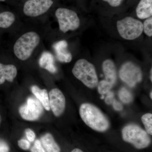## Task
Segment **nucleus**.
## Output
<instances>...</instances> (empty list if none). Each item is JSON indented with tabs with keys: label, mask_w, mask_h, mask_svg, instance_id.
Wrapping results in <instances>:
<instances>
[{
	"label": "nucleus",
	"mask_w": 152,
	"mask_h": 152,
	"mask_svg": "<svg viewBox=\"0 0 152 152\" xmlns=\"http://www.w3.org/2000/svg\"><path fill=\"white\" fill-rule=\"evenodd\" d=\"M79 113L84 122L94 130L104 132L110 128L108 118L99 109L92 104H82Z\"/></svg>",
	"instance_id": "1"
},
{
	"label": "nucleus",
	"mask_w": 152,
	"mask_h": 152,
	"mask_svg": "<svg viewBox=\"0 0 152 152\" xmlns=\"http://www.w3.org/2000/svg\"><path fill=\"white\" fill-rule=\"evenodd\" d=\"M72 72L74 76L88 88L94 89L97 86L99 79L94 64L85 59L78 60Z\"/></svg>",
	"instance_id": "2"
},
{
	"label": "nucleus",
	"mask_w": 152,
	"mask_h": 152,
	"mask_svg": "<svg viewBox=\"0 0 152 152\" xmlns=\"http://www.w3.org/2000/svg\"><path fill=\"white\" fill-rule=\"evenodd\" d=\"M40 41L39 36L35 32L24 34L17 40L14 46L16 56L22 61L27 60Z\"/></svg>",
	"instance_id": "3"
},
{
	"label": "nucleus",
	"mask_w": 152,
	"mask_h": 152,
	"mask_svg": "<svg viewBox=\"0 0 152 152\" xmlns=\"http://www.w3.org/2000/svg\"><path fill=\"white\" fill-rule=\"evenodd\" d=\"M122 134L124 141L132 144L139 149L147 148L151 143L148 133L137 125L130 124L125 126Z\"/></svg>",
	"instance_id": "4"
},
{
	"label": "nucleus",
	"mask_w": 152,
	"mask_h": 152,
	"mask_svg": "<svg viewBox=\"0 0 152 152\" xmlns=\"http://www.w3.org/2000/svg\"><path fill=\"white\" fill-rule=\"evenodd\" d=\"M117 28L121 37L127 40L136 39L143 32L142 22L131 17H126L118 20Z\"/></svg>",
	"instance_id": "5"
},
{
	"label": "nucleus",
	"mask_w": 152,
	"mask_h": 152,
	"mask_svg": "<svg viewBox=\"0 0 152 152\" xmlns=\"http://www.w3.org/2000/svg\"><path fill=\"white\" fill-rule=\"evenodd\" d=\"M55 15L58 19L60 31L63 33L75 31L80 27V21L75 11L60 8L57 9Z\"/></svg>",
	"instance_id": "6"
},
{
	"label": "nucleus",
	"mask_w": 152,
	"mask_h": 152,
	"mask_svg": "<svg viewBox=\"0 0 152 152\" xmlns=\"http://www.w3.org/2000/svg\"><path fill=\"white\" fill-rule=\"evenodd\" d=\"M119 75L121 80L129 87L133 88L142 80L143 74L138 66L131 61L123 64L120 69Z\"/></svg>",
	"instance_id": "7"
},
{
	"label": "nucleus",
	"mask_w": 152,
	"mask_h": 152,
	"mask_svg": "<svg viewBox=\"0 0 152 152\" xmlns=\"http://www.w3.org/2000/svg\"><path fill=\"white\" fill-rule=\"evenodd\" d=\"M19 113L24 120L37 121L43 113V106L37 98L30 97L27 99L26 103L19 108Z\"/></svg>",
	"instance_id": "8"
},
{
	"label": "nucleus",
	"mask_w": 152,
	"mask_h": 152,
	"mask_svg": "<svg viewBox=\"0 0 152 152\" xmlns=\"http://www.w3.org/2000/svg\"><path fill=\"white\" fill-rule=\"evenodd\" d=\"M53 4L52 0H28L24 6V13L28 16H39L46 12Z\"/></svg>",
	"instance_id": "9"
},
{
	"label": "nucleus",
	"mask_w": 152,
	"mask_h": 152,
	"mask_svg": "<svg viewBox=\"0 0 152 152\" xmlns=\"http://www.w3.org/2000/svg\"><path fill=\"white\" fill-rule=\"evenodd\" d=\"M49 105L54 115L59 117L64 112L66 99L62 92L59 89L53 88L49 94Z\"/></svg>",
	"instance_id": "10"
},
{
	"label": "nucleus",
	"mask_w": 152,
	"mask_h": 152,
	"mask_svg": "<svg viewBox=\"0 0 152 152\" xmlns=\"http://www.w3.org/2000/svg\"><path fill=\"white\" fill-rule=\"evenodd\" d=\"M57 59L62 63H69L72 59V55L68 51V43L65 40L59 41L54 44Z\"/></svg>",
	"instance_id": "11"
},
{
	"label": "nucleus",
	"mask_w": 152,
	"mask_h": 152,
	"mask_svg": "<svg viewBox=\"0 0 152 152\" xmlns=\"http://www.w3.org/2000/svg\"><path fill=\"white\" fill-rule=\"evenodd\" d=\"M102 70L105 80L114 86L117 79V70L114 62L111 59L105 60L102 64Z\"/></svg>",
	"instance_id": "12"
},
{
	"label": "nucleus",
	"mask_w": 152,
	"mask_h": 152,
	"mask_svg": "<svg viewBox=\"0 0 152 152\" xmlns=\"http://www.w3.org/2000/svg\"><path fill=\"white\" fill-rule=\"evenodd\" d=\"M18 70L16 67L12 64L4 65L0 63V85L6 80L12 82L16 77Z\"/></svg>",
	"instance_id": "13"
},
{
	"label": "nucleus",
	"mask_w": 152,
	"mask_h": 152,
	"mask_svg": "<svg viewBox=\"0 0 152 152\" xmlns=\"http://www.w3.org/2000/svg\"><path fill=\"white\" fill-rule=\"evenodd\" d=\"M41 68L45 69L51 73L56 72L57 69L55 65L53 55L48 52H44L41 55L39 61Z\"/></svg>",
	"instance_id": "14"
},
{
	"label": "nucleus",
	"mask_w": 152,
	"mask_h": 152,
	"mask_svg": "<svg viewBox=\"0 0 152 152\" xmlns=\"http://www.w3.org/2000/svg\"><path fill=\"white\" fill-rule=\"evenodd\" d=\"M137 16L140 19H145L152 15V0H141L136 9Z\"/></svg>",
	"instance_id": "15"
},
{
	"label": "nucleus",
	"mask_w": 152,
	"mask_h": 152,
	"mask_svg": "<svg viewBox=\"0 0 152 152\" xmlns=\"http://www.w3.org/2000/svg\"><path fill=\"white\" fill-rule=\"evenodd\" d=\"M42 145L47 152H61L59 146L53 137L50 133H47L41 138Z\"/></svg>",
	"instance_id": "16"
},
{
	"label": "nucleus",
	"mask_w": 152,
	"mask_h": 152,
	"mask_svg": "<svg viewBox=\"0 0 152 152\" xmlns=\"http://www.w3.org/2000/svg\"><path fill=\"white\" fill-rule=\"evenodd\" d=\"M32 92L39 100L42 105L44 108L47 111H50V105H49V95L48 91L46 89H41L37 86H33L31 87Z\"/></svg>",
	"instance_id": "17"
},
{
	"label": "nucleus",
	"mask_w": 152,
	"mask_h": 152,
	"mask_svg": "<svg viewBox=\"0 0 152 152\" xmlns=\"http://www.w3.org/2000/svg\"><path fill=\"white\" fill-rule=\"evenodd\" d=\"M15 17L12 13L5 12L0 13V28H7L11 26L15 21Z\"/></svg>",
	"instance_id": "18"
},
{
	"label": "nucleus",
	"mask_w": 152,
	"mask_h": 152,
	"mask_svg": "<svg viewBox=\"0 0 152 152\" xmlns=\"http://www.w3.org/2000/svg\"><path fill=\"white\" fill-rule=\"evenodd\" d=\"M120 99L125 104H129L133 100V95L127 89L123 87L118 92Z\"/></svg>",
	"instance_id": "19"
},
{
	"label": "nucleus",
	"mask_w": 152,
	"mask_h": 152,
	"mask_svg": "<svg viewBox=\"0 0 152 152\" xmlns=\"http://www.w3.org/2000/svg\"><path fill=\"white\" fill-rule=\"evenodd\" d=\"M142 122L145 128L146 132L149 134L152 135V114L146 113L141 118Z\"/></svg>",
	"instance_id": "20"
},
{
	"label": "nucleus",
	"mask_w": 152,
	"mask_h": 152,
	"mask_svg": "<svg viewBox=\"0 0 152 152\" xmlns=\"http://www.w3.org/2000/svg\"><path fill=\"white\" fill-rule=\"evenodd\" d=\"M113 86L104 80L99 83L97 87H98L99 93L103 95L110 91Z\"/></svg>",
	"instance_id": "21"
},
{
	"label": "nucleus",
	"mask_w": 152,
	"mask_h": 152,
	"mask_svg": "<svg viewBox=\"0 0 152 152\" xmlns=\"http://www.w3.org/2000/svg\"><path fill=\"white\" fill-rule=\"evenodd\" d=\"M143 31L147 36L152 37V18H148L143 23Z\"/></svg>",
	"instance_id": "22"
},
{
	"label": "nucleus",
	"mask_w": 152,
	"mask_h": 152,
	"mask_svg": "<svg viewBox=\"0 0 152 152\" xmlns=\"http://www.w3.org/2000/svg\"><path fill=\"white\" fill-rule=\"evenodd\" d=\"M31 152H47L41 144L39 140H36L34 146L31 149Z\"/></svg>",
	"instance_id": "23"
},
{
	"label": "nucleus",
	"mask_w": 152,
	"mask_h": 152,
	"mask_svg": "<svg viewBox=\"0 0 152 152\" xmlns=\"http://www.w3.org/2000/svg\"><path fill=\"white\" fill-rule=\"evenodd\" d=\"M18 146L22 150L24 151L28 150L31 146L29 142L25 139H21L19 140L18 141Z\"/></svg>",
	"instance_id": "24"
},
{
	"label": "nucleus",
	"mask_w": 152,
	"mask_h": 152,
	"mask_svg": "<svg viewBox=\"0 0 152 152\" xmlns=\"http://www.w3.org/2000/svg\"><path fill=\"white\" fill-rule=\"evenodd\" d=\"M25 134L29 141L30 142L34 141L36 139V134L34 131L28 128L25 130Z\"/></svg>",
	"instance_id": "25"
},
{
	"label": "nucleus",
	"mask_w": 152,
	"mask_h": 152,
	"mask_svg": "<svg viewBox=\"0 0 152 152\" xmlns=\"http://www.w3.org/2000/svg\"><path fill=\"white\" fill-rule=\"evenodd\" d=\"M10 148L6 142L0 139V152H9Z\"/></svg>",
	"instance_id": "26"
},
{
	"label": "nucleus",
	"mask_w": 152,
	"mask_h": 152,
	"mask_svg": "<svg viewBox=\"0 0 152 152\" xmlns=\"http://www.w3.org/2000/svg\"><path fill=\"white\" fill-rule=\"evenodd\" d=\"M107 96L105 99V102L106 104H113V102L114 99V94L113 92L110 91L108 92L107 94Z\"/></svg>",
	"instance_id": "27"
},
{
	"label": "nucleus",
	"mask_w": 152,
	"mask_h": 152,
	"mask_svg": "<svg viewBox=\"0 0 152 152\" xmlns=\"http://www.w3.org/2000/svg\"><path fill=\"white\" fill-rule=\"evenodd\" d=\"M108 3L109 4L113 7H118L120 5L123 0H103Z\"/></svg>",
	"instance_id": "28"
},
{
	"label": "nucleus",
	"mask_w": 152,
	"mask_h": 152,
	"mask_svg": "<svg viewBox=\"0 0 152 152\" xmlns=\"http://www.w3.org/2000/svg\"><path fill=\"white\" fill-rule=\"evenodd\" d=\"M113 105L114 109L116 110L121 111L123 110V107L121 104L116 100H114L113 102Z\"/></svg>",
	"instance_id": "29"
},
{
	"label": "nucleus",
	"mask_w": 152,
	"mask_h": 152,
	"mask_svg": "<svg viewBox=\"0 0 152 152\" xmlns=\"http://www.w3.org/2000/svg\"><path fill=\"white\" fill-rule=\"evenodd\" d=\"M71 152H83L79 148H75Z\"/></svg>",
	"instance_id": "30"
},
{
	"label": "nucleus",
	"mask_w": 152,
	"mask_h": 152,
	"mask_svg": "<svg viewBox=\"0 0 152 152\" xmlns=\"http://www.w3.org/2000/svg\"><path fill=\"white\" fill-rule=\"evenodd\" d=\"M150 79L151 80V82H152V69H151V70H150Z\"/></svg>",
	"instance_id": "31"
},
{
	"label": "nucleus",
	"mask_w": 152,
	"mask_h": 152,
	"mask_svg": "<svg viewBox=\"0 0 152 152\" xmlns=\"http://www.w3.org/2000/svg\"><path fill=\"white\" fill-rule=\"evenodd\" d=\"M150 98H151V99H152V91H151V92L150 93Z\"/></svg>",
	"instance_id": "32"
},
{
	"label": "nucleus",
	"mask_w": 152,
	"mask_h": 152,
	"mask_svg": "<svg viewBox=\"0 0 152 152\" xmlns=\"http://www.w3.org/2000/svg\"><path fill=\"white\" fill-rule=\"evenodd\" d=\"M1 115H0V124H1Z\"/></svg>",
	"instance_id": "33"
},
{
	"label": "nucleus",
	"mask_w": 152,
	"mask_h": 152,
	"mask_svg": "<svg viewBox=\"0 0 152 152\" xmlns=\"http://www.w3.org/2000/svg\"><path fill=\"white\" fill-rule=\"evenodd\" d=\"M5 1V0H0V1Z\"/></svg>",
	"instance_id": "34"
}]
</instances>
